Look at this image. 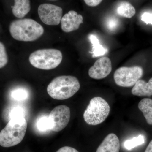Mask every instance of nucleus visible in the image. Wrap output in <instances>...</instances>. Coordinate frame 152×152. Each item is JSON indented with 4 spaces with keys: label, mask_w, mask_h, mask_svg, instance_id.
Listing matches in <instances>:
<instances>
[{
    "label": "nucleus",
    "mask_w": 152,
    "mask_h": 152,
    "mask_svg": "<svg viewBox=\"0 0 152 152\" xmlns=\"http://www.w3.org/2000/svg\"><path fill=\"white\" fill-rule=\"evenodd\" d=\"M10 31L15 39L23 42H32L43 34L44 29L40 24L31 19L14 21L10 26Z\"/></svg>",
    "instance_id": "f257e3e1"
},
{
    "label": "nucleus",
    "mask_w": 152,
    "mask_h": 152,
    "mask_svg": "<svg viewBox=\"0 0 152 152\" xmlns=\"http://www.w3.org/2000/svg\"><path fill=\"white\" fill-rule=\"evenodd\" d=\"M80 84L72 76H61L54 79L47 87L49 96L55 99L63 100L72 97L78 91Z\"/></svg>",
    "instance_id": "f03ea898"
},
{
    "label": "nucleus",
    "mask_w": 152,
    "mask_h": 152,
    "mask_svg": "<svg viewBox=\"0 0 152 152\" xmlns=\"http://www.w3.org/2000/svg\"><path fill=\"white\" fill-rule=\"evenodd\" d=\"M27 128V122L25 117L11 119L0 132V145L10 148L20 143L24 137Z\"/></svg>",
    "instance_id": "7ed1b4c3"
},
{
    "label": "nucleus",
    "mask_w": 152,
    "mask_h": 152,
    "mask_svg": "<svg viewBox=\"0 0 152 152\" xmlns=\"http://www.w3.org/2000/svg\"><path fill=\"white\" fill-rule=\"evenodd\" d=\"M63 59L61 52L54 49L37 50L30 55L29 60L31 64L40 69H53L57 67Z\"/></svg>",
    "instance_id": "20e7f679"
},
{
    "label": "nucleus",
    "mask_w": 152,
    "mask_h": 152,
    "mask_svg": "<svg viewBox=\"0 0 152 152\" xmlns=\"http://www.w3.org/2000/svg\"><path fill=\"white\" fill-rule=\"evenodd\" d=\"M110 111V106L104 99L96 97L90 101L84 113V119L88 124L92 126L100 124L108 116Z\"/></svg>",
    "instance_id": "39448f33"
},
{
    "label": "nucleus",
    "mask_w": 152,
    "mask_h": 152,
    "mask_svg": "<svg viewBox=\"0 0 152 152\" xmlns=\"http://www.w3.org/2000/svg\"><path fill=\"white\" fill-rule=\"evenodd\" d=\"M143 70L141 67H121L115 72L114 78L118 86L123 87H130L134 86L142 77Z\"/></svg>",
    "instance_id": "423d86ee"
},
{
    "label": "nucleus",
    "mask_w": 152,
    "mask_h": 152,
    "mask_svg": "<svg viewBox=\"0 0 152 152\" xmlns=\"http://www.w3.org/2000/svg\"><path fill=\"white\" fill-rule=\"evenodd\" d=\"M71 118L69 108L65 105H60L53 109L48 116L50 130L59 132L67 126Z\"/></svg>",
    "instance_id": "0eeeda50"
},
{
    "label": "nucleus",
    "mask_w": 152,
    "mask_h": 152,
    "mask_svg": "<svg viewBox=\"0 0 152 152\" xmlns=\"http://www.w3.org/2000/svg\"><path fill=\"white\" fill-rule=\"evenodd\" d=\"M38 13L41 21L49 26H57L62 18L61 8L50 4H43L39 6Z\"/></svg>",
    "instance_id": "6e6552de"
},
{
    "label": "nucleus",
    "mask_w": 152,
    "mask_h": 152,
    "mask_svg": "<svg viewBox=\"0 0 152 152\" xmlns=\"http://www.w3.org/2000/svg\"><path fill=\"white\" fill-rule=\"evenodd\" d=\"M112 70L111 61L108 57H102L90 68L88 75L91 78L100 80L106 77Z\"/></svg>",
    "instance_id": "1a4fd4ad"
},
{
    "label": "nucleus",
    "mask_w": 152,
    "mask_h": 152,
    "mask_svg": "<svg viewBox=\"0 0 152 152\" xmlns=\"http://www.w3.org/2000/svg\"><path fill=\"white\" fill-rule=\"evenodd\" d=\"M83 17L75 11H69L62 18L61 27L65 32L69 33L77 30L83 23Z\"/></svg>",
    "instance_id": "9d476101"
},
{
    "label": "nucleus",
    "mask_w": 152,
    "mask_h": 152,
    "mask_svg": "<svg viewBox=\"0 0 152 152\" xmlns=\"http://www.w3.org/2000/svg\"><path fill=\"white\" fill-rule=\"evenodd\" d=\"M120 141L116 135L111 133L105 138L96 152H119Z\"/></svg>",
    "instance_id": "9b49d317"
},
{
    "label": "nucleus",
    "mask_w": 152,
    "mask_h": 152,
    "mask_svg": "<svg viewBox=\"0 0 152 152\" xmlns=\"http://www.w3.org/2000/svg\"><path fill=\"white\" fill-rule=\"evenodd\" d=\"M133 95L138 96H152V78L148 83L139 80L132 90Z\"/></svg>",
    "instance_id": "f8f14e48"
},
{
    "label": "nucleus",
    "mask_w": 152,
    "mask_h": 152,
    "mask_svg": "<svg viewBox=\"0 0 152 152\" xmlns=\"http://www.w3.org/2000/svg\"><path fill=\"white\" fill-rule=\"evenodd\" d=\"M31 8L30 0H15L12 12L15 16L22 18L29 12Z\"/></svg>",
    "instance_id": "ddd939ff"
},
{
    "label": "nucleus",
    "mask_w": 152,
    "mask_h": 152,
    "mask_svg": "<svg viewBox=\"0 0 152 152\" xmlns=\"http://www.w3.org/2000/svg\"><path fill=\"white\" fill-rule=\"evenodd\" d=\"M139 110L142 113L147 123L152 125V99L148 98L142 99L138 104Z\"/></svg>",
    "instance_id": "4468645a"
},
{
    "label": "nucleus",
    "mask_w": 152,
    "mask_h": 152,
    "mask_svg": "<svg viewBox=\"0 0 152 152\" xmlns=\"http://www.w3.org/2000/svg\"><path fill=\"white\" fill-rule=\"evenodd\" d=\"M117 13L121 16L131 18L136 14V10L134 7L127 1L120 3L117 9Z\"/></svg>",
    "instance_id": "2eb2a0df"
},
{
    "label": "nucleus",
    "mask_w": 152,
    "mask_h": 152,
    "mask_svg": "<svg viewBox=\"0 0 152 152\" xmlns=\"http://www.w3.org/2000/svg\"><path fill=\"white\" fill-rule=\"evenodd\" d=\"M89 39L92 45L91 51L89 53L92 54L93 57L103 56L107 51V50L100 44L99 41L96 36L91 34L89 36Z\"/></svg>",
    "instance_id": "dca6fc26"
},
{
    "label": "nucleus",
    "mask_w": 152,
    "mask_h": 152,
    "mask_svg": "<svg viewBox=\"0 0 152 152\" xmlns=\"http://www.w3.org/2000/svg\"><path fill=\"white\" fill-rule=\"evenodd\" d=\"M145 143V138L143 136L140 135L137 137H135L126 140L124 142V147L126 149L131 150L134 148L142 145Z\"/></svg>",
    "instance_id": "f3484780"
},
{
    "label": "nucleus",
    "mask_w": 152,
    "mask_h": 152,
    "mask_svg": "<svg viewBox=\"0 0 152 152\" xmlns=\"http://www.w3.org/2000/svg\"><path fill=\"white\" fill-rule=\"evenodd\" d=\"M37 126L38 129L42 132L50 130L48 116L43 115L40 117L37 121Z\"/></svg>",
    "instance_id": "a211bd4d"
},
{
    "label": "nucleus",
    "mask_w": 152,
    "mask_h": 152,
    "mask_svg": "<svg viewBox=\"0 0 152 152\" xmlns=\"http://www.w3.org/2000/svg\"><path fill=\"white\" fill-rule=\"evenodd\" d=\"M11 96L14 99L17 101H23L28 98V92L23 88L17 89L11 94Z\"/></svg>",
    "instance_id": "6ab92c4d"
},
{
    "label": "nucleus",
    "mask_w": 152,
    "mask_h": 152,
    "mask_svg": "<svg viewBox=\"0 0 152 152\" xmlns=\"http://www.w3.org/2000/svg\"><path fill=\"white\" fill-rule=\"evenodd\" d=\"M8 61V58L5 47L2 43L0 42V69L4 67Z\"/></svg>",
    "instance_id": "aec40b11"
},
{
    "label": "nucleus",
    "mask_w": 152,
    "mask_h": 152,
    "mask_svg": "<svg viewBox=\"0 0 152 152\" xmlns=\"http://www.w3.org/2000/svg\"><path fill=\"white\" fill-rule=\"evenodd\" d=\"M10 118L25 117L23 109L20 107L14 108L11 111L10 114Z\"/></svg>",
    "instance_id": "412c9836"
},
{
    "label": "nucleus",
    "mask_w": 152,
    "mask_h": 152,
    "mask_svg": "<svg viewBox=\"0 0 152 152\" xmlns=\"http://www.w3.org/2000/svg\"><path fill=\"white\" fill-rule=\"evenodd\" d=\"M119 21L118 19L114 18H111L108 19L106 22V26L110 31H115L119 26Z\"/></svg>",
    "instance_id": "4be33fe9"
},
{
    "label": "nucleus",
    "mask_w": 152,
    "mask_h": 152,
    "mask_svg": "<svg viewBox=\"0 0 152 152\" xmlns=\"http://www.w3.org/2000/svg\"><path fill=\"white\" fill-rule=\"evenodd\" d=\"M141 20L142 21L145 23L147 24H152V13L145 12L142 15Z\"/></svg>",
    "instance_id": "5701e85b"
},
{
    "label": "nucleus",
    "mask_w": 152,
    "mask_h": 152,
    "mask_svg": "<svg viewBox=\"0 0 152 152\" xmlns=\"http://www.w3.org/2000/svg\"><path fill=\"white\" fill-rule=\"evenodd\" d=\"M85 3L89 7H95L99 5L103 0H84Z\"/></svg>",
    "instance_id": "b1692460"
},
{
    "label": "nucleus",
    "mask_w": 152,
    "mask_h": 152,
    "mask_svg": "<svg viewBox=\"0 0 152 152\" xmlns=\"http://www.w3.org/2000/svg\"><path fill=\"white\" fill-rule=\"evenodd\" d=\"M56 152H79L74 148L69 146L62 147L59 149Z\"/></svg>",
    "instance_id": "393cba45"
},
{
    "label": "nucleus",
    "mask_w": 152,
    "mask_h": 152,
    "mask_svg": "<svg viewBox=\"0 0 152 152\" xmlns=\"http://www.w3.org/2000/svg\"><path fill=\"white\" fill-rule=\"evenodd\" d=\"M145 152H152V140L150 142Z\"/></svg>",
    "instance_id": "a878e982"
},
{
    "label": "nucleus",
    "mask_w": 152,
    "mask_h": 152,
    "mask_svg": "<svg viewBox=\"0 0 152 152\" xmlns=\"http://www.w3.org/2000/svg\"><path fill=\"white\" fill-rule=\"evenodd\" d=\"M50 1H57V0H50Z\"/></svg>",
    "instance_id": "bb28decb"
}]
</instances>
